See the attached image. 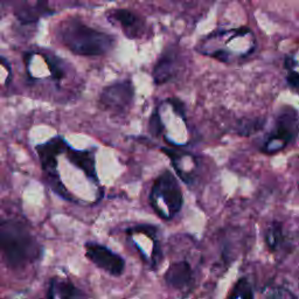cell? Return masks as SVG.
<instances>
[{
    "mask_svg": "<svg viewBox=\"0 0 299 299\" xmlns=\"http://www.w3.org/2000/svg\"><path fill=\"white\" fill-rule=\"evenodd\" d=\"M58 38L72 54L80 56H103L116 46V38L86 25L78 18H68L58 24Z\"/></svg>",
    "mask_w": 299,
    "mask_h": 299,
    "instance_id": "cell-1",
    "label": "cell"
},
{
    "mask_svg": "<svg viewBox=\"0 0 299 299\" xmlns=\"http://www.w3.org/2000/svg\"><path fill=\"white\" fill-rule=\"evenodd\" d=\"M81 292L70 282L54 278L50 280L47 299H80Z\"/></svg>",
    "mask_w": 299,
    "mask_h": 299,
    "instance_id": "cell-13",
    "label": "cell"
},
{
    "mask_svg": "<svg viewBox=\"0 0 299 299\" xmlns=\"http://www.w3.org/2000/svg\"><path fill=\"white\" fill-rule=\"evenodd\" d=\"M286 80H288V83L292 86V88L296 90H299V72H298L294 70V69L288 70Z\"/></svg>",
    "mask_w": 299,
    "mask_h": 299,
    "instance_id": "cell-18",
    "label": "cell"
},
{
    "mask_svg": "<svg viewBox=\"0 0 299 299\" xmlns=\"http://www.w3.org/2000/svg\"><path fill=\"white\" fill-rule=\"evenodd\" d=\"M266 120L263 118H243L236 125V132L241 136H250L263 128Z\"/></svg>",
    "mask_w": 299,
    "mask_h": 299,
    "instance_id": "cell-14",
    "label": "cell"
},
{
    "mask_svg": "<svg viewBox=\"0 0 299 299\" xmlns=\"http://www.w3.org/2000/svg\"><path fill=\"white\" fill-rule=\"evenodd\" d=\"M86 252L88 258L100 269L106 270L112 276H120L123 274L125 268L124 260L106 246L89 242L86 244Z\"/></svg>",
    "mask_w": 299,
    "mask_h": 299,
    "instance_id": "cell-7",
    "label": "cell"
},
{
    "mask_svg": "<svg viewBox=\"0 0 299 299\" xmlns=\"http://www.w3.org/2000/svg\"><path fill=\"white\" fill-rule=\"evenodd\" d=\"M148 130L154 136V137H158V136H160L162 132H164L165 124L162 120L160 114H159V109L156 110L154 112L151 114V117H150Z\"/></svg>",
    "mask_w": 299,
    "mask_h": 299,
    "instance_id": "cell-16",
    "label": "cell"
},
{
    "mask_svg": "<svg viewBox=\"0 0 299 299\" xmlns=\"http://www.w3.org/2000/svg\"><path fill=\"white\" fill-rule=\"evenodd\" d=\"M299 134V114L296 110L288 108L277 117L274 128L264 142L262 151L272 154L280 151L288 144L294 142Z\"/></svg>",
    "mask_w": 299,
    "mask_h": 299,
    "instance_id": "cell-5",
    "label": "cell"
},
{
    "mask_svg": "<svg viewBox=\"0 0 299 299\" xmlns=\"http://www.w3.org/2000/svg\"><path fill=\"white\" fill-rule=\"evenodd\" d=\"M54 14L50 0H19L16 6L14 16L22 25L36 24L41 18Z\"/></svg>",
    "mask_w": 299,
    "mask_h": 299,
    "instance_id": "cell-10",
    "label": "cell"
},
{
    "mask_svg": "<svg viewBox=\"0 0 299 299\" xmlns=\"http://www.w3.org/2000/svg\"><path fill=\"white\" fill-rule=\"evenodd\" d=\"M193 271L190 263L186 260L173 263L165 274V280L170 286L182 288L192 280Z\"/></svg>",
    "mask_w": 299,
    "mask_h": 299,
    "instance_id": "cell-12",
    "label": "cell"
},
{
    "mask_svg": "<svg viewBox=\"0 0 299 299\" xmlns=\"http://www.w3.org/2000/svg\"><path fill=\"white\" fill-rule=\"evenodd\" d=\"M6 2H8V0H2V8H5Z\"/></svg>",
    "mask_w": 299,
    "mask_h": 299,
    "instance_id": "cell-19",
    "label": "cell"
},
{
    "mask_svg": "<svg viewBox=\"0 0 299 299\" xmlns=\"http://www.w3.org/2000/svg\"><path fill=\"white\" fill-rule=\"evenodd\" d=\"M182 190L174 174L166 170L156 179L150 193V204L159 216L170 220L182 207Z\"/></svg>",
    "mask_w": 299,
    "mask_h": 299,
    "instance_id": "cell-3",
    "label": "cell"
},
{
    "mask_svg": "<svg viewBox=\"0 0 299 299\" xmlns=\"http://www.w3.org/2000/svg\"><path fill=\"white\" fill-rule=\"evenodd\" d=\"M110 22L118 24L128 39H139L145 33V22L140 16L130 10L114 8L106 13Z\"/></svg>",
    "mask_w": 299,
    "mask_h": 299,
    "instance_id": "cell-9",
    "label": "cell"
},
{
    "mask_svg": "<svg viewBox=\"0 0 299 299\" xmlns=\"http://www.w3.org/2000/svg\"><path fill=\"white\" fill-rule=\"evenodd\" d=\"M134 98V86L130 78L111 83L103 88L100 104L104 110L123 114L130 109Z\"/></svg>",
    "mask_w": 299,
    "mask_h": 299,
    "instance_id": "cell-6",
    "label": "cell"
},
{
    "mask_svg": "<svg viewBox=\"0 0 299 299\" xmlns=\"http://www.w3.org/2000/svg\"><path fill=\"white\" fill-rule=\"evenodd\" d=\"M270 299H296V297L291 292L284 290V288H274Z\"/></svg>",
    "mask_w": 299,
    "mask_h": 299,
    "instance_id": "cell-17",
    "label": "cell"
},
{
    "mask_svg": "<svg viewBox=\"0 0 299 299\" xmlns=\"http://www.w3.org/2000/svg\"><path fill=\"white\" fill-rule=\"evenodd\" d=\"M67 146L68 142L60 136H56V137L50 139L44 144L38 145L36 152L47 182L50 184V186L54 190L55 193L70 200V198H69L70 196L68 194L66 187L62 185L58 172V157L61 154H64Z\"/></svg>",
    "mask_w": 299,
    "mask_h": 299,
    "instance_id": "cell-4",
    "label": "cell"
},
{
    "mask_svg": "<svg viewBox=\"0 0 299 299\" xmlns=\"http://www.w3.org/2000/svg\"><path fill=\"white\" fill-rule=\"evenodd\" d=\"M2 250L8 266H22L38 255V243L26 224L20 221H4L0 227Z\"/></svg>",
    "mask_w": 299,
    "mask_h": 299,
    "instance_id": "cell-2",
    "label": "cell"
},
{
    "mask_svg": "<svg viewBox=\"0 0 299 299\" xmlns=\"http://www.w3.org/2000/svg\"><path fill=\"white\" fill-rule=\"evenodd\" d=\"M66 156H67L68 160L72 165L82 170L89 179L97 182L96 160L94 150H76L72 148L70 145H68L67 148H66Z\"/></svg>",
    "mask_w": 299,
    "mask_h": 299,
    "instance_id": "cell-11",
    "label": "cell"
},
{
    "mask_svg": "<svg viewBox=\"0 0 299 299\" xmlns=\"http://www.w3.org/2000/svg\"><path fill=\"white\" fill-rule=\"evenodd\" d=\"M180 69V55L176 46H168L162 52L156 64L152 78L156 86H162L171 82L178 76Z\"/></svg>",
    "mask_w": 299,
    "mask_h": 299,
    "instance_id": "cell-8",
    "label": "cell"
},
{
    "mask_svg": "<svg viewBox=\"0 0 299 299\" xmlns=\"http://www.w3.org/2000/svg\"><path fill=\"white\" fill-rule=\"evenodd\" d=\"M266 241L270 250H277L283 242V232L280 224H272L268 228L266 234Z\"/></svg>",
    "mask_w": 299,
    "mask_h": 299,
    "instance_id": "cell-15",
    "label": "cell"
}]
</instances>
